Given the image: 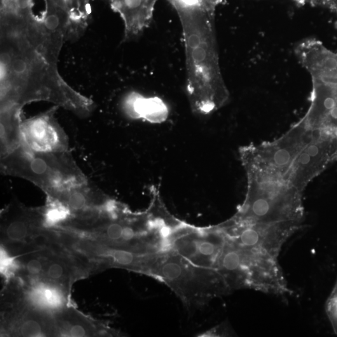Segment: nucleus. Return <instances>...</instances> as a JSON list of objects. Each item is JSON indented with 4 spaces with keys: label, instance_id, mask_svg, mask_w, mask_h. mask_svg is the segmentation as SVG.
<instances>
[{
    "label": "nucleus",
    "instance_id": "obj_21",
    "mask_svg": "<svg viewBox=\"0 0 337 337\" xmlns=\"http://www.w3.org/2000/svg\"><path fill=\"white\" fill-rule=\"evenodd\" d=\"M322 3L337 12V0H322Z\"/></svg>",
    "mask_w": 337,
    "mask_h": 337
},
{
    "label": "nucleus",
    "instance_id": "obj_13",
    "mask_svg": "<svg viewBox=\"0 0 337 337\" xmlns=\"http://www.w3.org/2000/svg\"><path fill=\"white\" fill-rule=\"evenodd\" d=\"M46 264L45 262L43 261V259H33L28 262L26 265V269L30 275L37 276L42 275Z\"/></svg>",
    "mask_w": 337,
    "mask_h": 337
},
{
    "label": "nucleus",
    "instance_id": "obj_15",
    "mask_svg": "<svg viewBox=\"0 0 337 337\" xmlns=\"http://www.w3.org/2000/svg\"><path fill=\"white\" fill-rule=\"evenodd\" d=\"M217 252V247L210 241L203 240L198 244V252L203 256H212Z\"/></svg>",
    "mask_w": 337,
    "mask_h": 337
},
{
    "label": "nucleus",
    "instance_id": "obj_11",
    "mask_svg": "<svg viewBox=\"0 0 337 337\" xmlns=\"http://www.w3.org/2000/svg\"><path fill=\"white\" fill-rule=\"evenodd\" d=\"M112 257L114 262L121 266H130L135 261L134 254L126 250H114Z\"/></svg>",
    "mask_w": 337,
    "mask_h": 337
},
{
    "label": "nucleus",
    "instance_id": "obj_8",
    "mask_svg": "<svg viewBox=\"0 0 337 337\" xmlns=\"http://www.w3.org/2000/svg\"><path fill=\"white\" fill-rule=\"evenodd\" d=\"M43 326L35 318H27L19 327V332L22 336L37 337L43 336Z\"/></svg>",
    "mask_w": 337,
    "mask_h": 337
},
{
    "label": "nucleus",
    "instance_id": "obj_19",
    "mask_svg": "<svg viewBox=\"0 0 337 337\" xmlns=\"http://www.w3.org/2000/svg\"><path fill=\"white\" fill-rule=\"evenodd\" d=\"M179 251L184 256L193 257L194 255H195L198 252V245L193 242L183 243L179 247Z\"/></svg>",
    "mask_w": 337,
    "mask_h": 337
},
{
    "label": "nucleus",
    "instance_id": "obj_1",
    "mask_svg": "<svg viewBox=\"0 0 337 337\" xmlns=\"http://www.w3.org/2000/svg\"><path fill=\"white\" fill-rule=\"evenodd\" d=\"M181 21L186 50L187 91L194 111L210 113L229 98L220 70L214 25V6L192 1L174 6Z\"/></svg>",
    "mask_w": 337,
    "mask_h": 337
},
{
    "label": "nucleus",
    "instance_id": "obj_17",
    "mask_svg": "<svg viewBox=\"0 0 337 337\" xmlns=\"http://www.w3.org/2000/svg\"><path fill=\"white\" fill-rule=\"evenodd\" d=\"M67 213L64 210L62 209H58V208H54V209L49 210L48 214H47V222L50 224H53L62 221L65 218Z\"/></svg>",
    "mask_w": 337,
    "mask_h": 337
},
{
    "label": "nucleus",
    "instance_id": "obj_2",
    "mask_svg": "<svg viewBox=\"0 0 337 337\" xmlns=\"http://www.w3.org/2000/svg\"><path fill=\"white\" fill-rule=\"evenodd\" d=\"M1 88L3 97L30 91L47 96L68 90L58 71L59 53L33 40L22 27L1 30Z\"/></svg>",
    "mask_w": 337,
    "mask_h": 337
},
{
    "label": "nucleus",
    "instance_id": "obj_14",
    "mask_svg": "<svg viewBox=\"0 0 337 337\" xmlns=\"http://www.w3.org/2000/svg\"><path fill=\"white\" fill-rule=\"evenodd\" d=\"M86 200L85 196L79 192H75L71 194L68 200V205L71 209L80 210L85 206Z\"/></svg>",
    "mask_w": 337,
    "mask_h": 337
},
{
    "label": "nucleus",
    "instance_id": "obj_6",
    "mask_svg": "<svg viewBox=\"0 0 337 337\" xmlns=\"http://www.w3.org/2000/svg\"><path fill=\"white\" fill-rule=\"evenodd\" d=\"M42 275L49 282L60 284L67 277V270L64 263L58 260H53L46 264Z\"/></svg>",
    "mask_w": 337,
    "mask_h": 337
},
{
    "label": "nucleus",
    "instance_id": "obj_7",
    "mask_svg": "<svg viewBox=\"0 0 337 337\" xmlns=\"http://www.w3.org/2000/svg\"><path fill=\"white\" fill-rule=\"evenodd\" d=\"M6 237L14 242H23L29 234V228L25 222L17 220L9 224L6 230Z\"/></svg>",
    "mask_w": 337,
    "mask_h": 337
},
{
    "label": "nucleus",
    "instance_id": "obj_5",
    "mask_svg": "<svg viewBox=\"0 0 337 337\" xmlns=\"http://www.w3.org/2000/svg\"><path fill=\"white\" fill-rule=\"evenodd\" d=\"M221 267L224 271L228 272L237 271L244 266V256L241 249H229L222 255Z\"/></svg>",
    "mask_w": 337,
    "mask_h": 337
},
{
    "label": "nucleus",
    "instance_id": "obj_10",
    "mask_svg": "<svg viewBox=\"0 0 337 337\" xmlns=\"http://www.w3.org/2000/svg\"><path fill=\"white\" fill-rule=\"evenodd\" d=\"M327 312L335 332L337 334V279L327 303Z\"/></svg>",
    "mask_w": 337,
    "mask_h": 337
},
{
    "label": "nucleus",
    "instance_id": "obj_3",
    "mask_svg": "<svg viewBox=\"0 0 337 337\" xmlns=\"http://www.w3.org/2000/svg\"><path fill=\"white\" fill-rule=\"evenodd\" d=\"M158 0H111L125 25V39L139 36L148 27Z\"/></svg>",
    "mask_w": 337,
    "mask_h": 337
},
{
    "label": "nucleus",
    "instance_id": "obj_18",
    "mask_svg": "<svg viewBox=\"0 0 337 337\" xmlns=\"http://www.w3.org/2000/svg\"><path fill=\"white\" fill-rule=\"evenodd\" d=\"M31 168L32 171L34 173V174L41 175L45 173L47 168H48V166L47 164L43 160V159L37 158H35L32 161L31 163Z\"/></svg>",
    "mask_w": 337,
    "mask_h": 337
},
{
    "label": "nucleus",
    "instance_id": "obj_9",
    "mask_svg": "<svg viewBox=\"0 0 337 337\" xmlns=\"http://www.w3.org/2000/svg\"><path fill=\"white\" fill-rule=\"evenodd\" d=\"M161 273L166 280L170 281L179 279L183 273V269L175 262H166L161 269Z\"/></svg>",
    "mask_w": 337,
    "mask_h": 337
},
{
    "label": "nucleus",
    "instance_id": "obj_20",
    "mask_svg": "<svg viewBox=\"0 0 337 337\" xmlns=\"http://www.w3.org/2000/svg\"><path fill=\"white\" fill-rule=\"evenodd\" d=\"M135 236V233L133 228H130V227H125L123 228V236H122L123 240L130 241L133 240Z\"/></svg>",
    "mask_w": 337,
    "mask_h": 337
},
{
    "label": "nucleus",
    "instance_id": "obj_4",
    "mask_svg": "<svg viewBox=\"0 0 337 337\" xmlns=\"http://www.w3.org/2000/svg\"><path fill=\"white\" fill-rule=\"evenodd\" d=\"M31 299L34 303L51 308H58L63 303L62 295L51 287L36 288L32 292Z\"/></svg>",
    "mask_w": 337,
    "mask_h": 337
},
{
    "label": "nucleus",
    "instance_id": "obj_12",
    "mask_svg": "<svg viewBox=\"0 0 337 337\" xmlns=\"http://www.w3.org/2000/svg\"><path fill=\"white\" fill-rule=\"evenodd\" d=\"M67 331H68L69 336L81 337L88 336L90 334L91 329H88L87 325L84 323L75 322L69 325Z\"/></svg>",
    "mask_w": 337,
    "mask_h": 337
},
{
    "label": "nucleus",
    "instance_id": "obj_16",
    "mask_svg": "<svg viewBox=\"0 0 337 337\" xmlns=\"http://www.w3.org/2000/svg\"><path fill=\"white\" fill-rule=\"evenodd\" d=\"M123 227L118 223L109 225L106 229V236L110 240L117 241L122 238Z\"/></svg>",
    "mask_w": 337,
    "mask_h": 337
}]
</instances>
